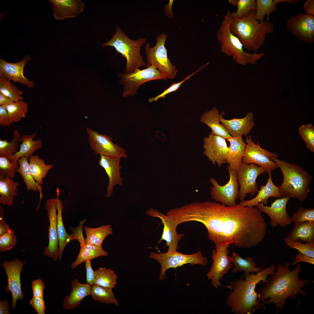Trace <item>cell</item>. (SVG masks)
Masks as SVG:
<instances>
[{
    "mask_svg": "<svg viewBox=\"0 0 314 314\" xmlns=\"http://www.w3.org/2000/svg\"><path fill=\"white\" fill-rule=\"evenodd\" d=\"M175 218L179 224L192 221L202 223L215 245L233 244L250 249L260 243L266 233V223L258 208L239 204L229 206L216 201L192 203L178 208Z\"/></svg>",
    "mask_w": 314,
    "mask_h": 314,
    "instance_id": "cell-1",
    "label": "cell"
},
{
    "mask_svg": "<svg viewBox=\"0 0 314 314\" xmlns=\"http://www.w3.org/2000/svg\"><path fill=\"white\" fill-rule=\"evenodd\" d=\"M290 261L285 263L283 266L279 264L267 284L259 292L260 300L265 301L261 304V307L265 304H275L277 313L279 308L283 310L287 298L295 299L298 293L307 295V292L302 288L310 282L299 277V273L302 270L301 263L297 264L292 270H290Z\"/></svg>",
    "mask_w": 314,
    "mask_h": 314,
    "instance_id": "cell-2",
    "label": "cell"
},
{
    "mask_svg": "<svg viewBox=\"0 0 314 314\" xmlns=\"http://www.w3.org/2000/svg\"><path fill=\"white\" fill-rule=\"evenodd\" d=\"M276 270L273 263L256 274H244V280L241 276L240 279L231 281L229 285L231 289L226 300L231 312L235 314H252L259 308L260 296L259 292L256 291L257 285L261 281L263 284H267L268 276L272 275Z\"/></svg>",
    "mask_w": 314,
    "mask_h": 314,
    "instance_id": "cell-3",
    "label": "cell"
},
{
    "mask_svg": "<svg viewBox=\"0 0 314 314\" xmlns=\"http://www.w3.org/2000/svg\"><path fill=\"white\" fill-rule=\"evenodd\" d=\"M230 29L239 39L244 48L247 51L255 52L264 44L266 35L273 33L274 27L269 21H257L255 10H252L242 18L232 19Z\"/></svg>",
    "mask_w": 314,
    "mask_h": 314,
    "instance_id": "cell-4",
    "label": "cell"
},
{
    "mask_svg": "<svg viewBox=\"0 0 314 314\" xmlns=\"http://www.w3.org/2000/svg\"><path fill=\"white\" fill-rule=\"evenodd\" d=\"M271 159L283 174V182L278 186L281 196L295 198L301 201L304 200L310 190L312 176L299 165L282 161L277 157H272Z\"/></svg>",
    "mask_w": 314,
    "mask_h": 314,
    "instance_id": "cell-5",
    "label": "cell"
},
{
    "mask_svg": "<svg viewBox=\"0 0 314 314\" xmlns=\"http://www.w3.org/2000/svg\"><path fill=\"white\" fill-rule=\"evenodd\" d=\"M228 10L220 25L216 34L217 39L220 45L221 52L231 56L237 64L246 65L254 64L264 56L263 53H250L244 50L239 39L231 31L230 25L232 18Z\"/></svg>",
    "mask_w": 314,
    "mask_h": 314,
    "instance_id": "cell-6",
    "label": "cell"
},
{
    "mask_svg": "<svg viewBox=\"0 0 314 314\" xmlns=\"http://www.w3.org/2000/svg\"><path fill=\"white\" fill-rule=\"evenodd\" d=\"M146 43L144 38H139L133 40L124 33L121 28L117 26L115 32L111 38L102 45L103 47L110 46L113 47L117 53L126 58V62L124 73L128 74L135 69L146 65L141 54L142 47Z\"/></svg>",
    "mask_w": 314,
    "mask_h": 314,
    "instance_id": "cell-7",
    "label": "cell"
},
{
    "mask_svg": "<svg viewBox=\"0 0 314 314\" xmlns=\"http://www.w3.org/2000/svg\"><path fill=\"white\" fill-rule=\"evenodd\" d=\"M149 258L157 261L160 264L161 269L159 276L160 281L167 278L165 272L170 268H176L184 265L197 264L206 266L208 263L207 258L204 256L200 251L191 254H186L176 251L165 253L151 252Z\"/></svg>",
    "mask_w": 314,
    "mask_h": 314,
    "instance_id": "cell-8",
    "label": "cell"
},
{
    "mask_svg": "<svg viewBox=\"0 0 314 314\" xmlns=\"http://www.w3.org/2000/svg\"><path fill=\"white\" fill-rule=\"evenodd\" d=\"M167 37L166 34L162 33L157 35L154 47H151L149 43L147 44L145 46L146 65L154 66L167 78L173 79L178 70L168 57L165 47Z\"/></svg>",
    "mask_w": 314,
    "mask_h": 314,
    "instance_id": "cell-9",
    "label": "cell"
},
{
    "mask_svg": "<svg viewBox=\"0 0 314 314\" xmlns=\"http://www.w3.org/2000/svg\"><path fill=\"white\" fill-rule=\"evenodd\" d=\"M119 76L120 83L123 85L122 95L124 97L136 95L140 87L147 82L167 79L159 70L152 66L141 70L137 69L128 74L120 73Z\"/></svg>",
    "mask_w": 314,
    "mask_h": 314,
    "instance_id": "cell-10",
    "label": "cell"
},
{
    "mask_svg": "<svg viewBox=\"0 0 314 314\" xmlns=\"http://www.w3.org/2000/svg\"><path fill=\"white\" fill-rule=\"evenodd\" d=\"M229 174V180L225 185H221L213 178L209 179L213 186L210 188L212 198L216 202L229 206H232L236 204V201L238 198L239 186L236 169L229 165L227 167Z\"/></svg>",
    "mask_w": 314,
    "mask_h": 314,
    "instance_id": "cell-11",
    "label": "cell"
},
{
    "mask_svg": "<svg viewBox=\"0 0 314 314\" xmlns=\"http://www.w3.org/2000/svg\"><path fill=\"white\" fill-rule=\"evenodd\" d=\"M236 170L240 186L238 197L242 201L244 200L247 194L253 196L258 191L256 179L259 175L264 173L266 170L256 164H247L242 161Z\"/></svg>",
    "mask_w": 314,
    "mask_h": 314,
    "instance_id": "cell-12",
    "label": "cell"
},
{
    "mask_svg": "<svg viewBox=\"0 0 314 314\" xmlns=\"http://www.w3.org/2000/svg\"><path fill=\"white\" fill-rule=\"evenodd\" d=\"M215 250L212 251V265L207 276L208 279L211 280V284L215 288L218 289L219 286H222L230 290V285L226 286L221 283L220 281L233 265L229 260L228 254L229 251L228 245H215Z\"/></svg>",
    "mask_w": 314,
    "mask_h": 314,
    "instance_id": "cell-13",
    "label": "cell"
},
{
    "mask_svg": "<svg viewBox=\"0 0 314 314\" xmlns=\"http://www.w3.org/2000/svg\"><path fill=\"white\" fill-rule=\"evenodd\" d=\"M86 130L91 149L96 154L113 158L128 157L125 150L113 143L111 137L101 134L88 127Z\"/></svg>",
    "mask_w": 314,
    "mask_h": 314,
    "instance_id": "cell-14",
    "label": "cell"
},
{
    "mask_svg": "<svg viewBox=\"0 0 314 314\" xmlns=\"http://www.w3.org/2000/svg\"><path fill=\"white\" fill-rule=\"evenodd\" d=\"M246 145L242 161L247 164L254 163L265 168L267 172L274 170L278 167L271 159L277 157V155L262 148L258 142L255 143L250 135L246 136Z\"/></svg>",
    "mask_w": 314,
    "mask_h": 314,
    "instance_id": "cell-15",
    "label": "cell"
},
{
    "mask_svg": "<svg viewBox=\"0 0 314 314\" xmlns=\"http://www.w3.org/2000/svg\"><path fill=\"white\" fill-rule=\"evenodd\" d=\"M287 28L295 37L309 44L314 42V15L299 13L286 22Z\"/></svg>",
    "mask_w": 314,
    "mask_h": 314,
    "instance_id": "cell-16",
    "label": "cell"
},
{
    "mask_svg": "<svg viewBox=\"0 0 314 314\" xmlns=\"http://www.w3.org/2000/svg\"><path fill=\"white\" fill-rule=\"evenodd\" d=\"M25 262L16 258L11 261H4L1 266L5 270L7 276L8 285L6 288L7 292H11L12 296V308L14 310L17 301L24 299L20 281V274Z\"/></svg>",
    "mask_w": 314,
    "mask_h": 314,
    "instance_id": "cell-17",
    "label": "cell"
},
{
    "mask_svg": "<svg viewBox=\"0 0 314 314\" xmlns=\"http://www.w3.org/2000/svg\"><path fill=\"white\" fill-rule=\"evenodd\" d=\"M148 215L160 218L163 224L164 227L163 232L158 244L160 243L163 240L166 241L165 247H168V252L177 251L179 248L178 242L184 234H179L176 231V227L178 225L177 221L170 216L165 215L156 210L150 208L146 211Z\"/></svg>",
    "mask_w": 314,
    "mask_h": 314,
    "instance_id": "cell-18",
    "label": "cell"
},
{
    "mask_svg": "<svg viewBox=\"0 0 314 314\" xmlns=\"http://www.w3.org/2000/svg\"><path fill=\"white\" fill-rule=\"evenodd\" d=\"M203 142V154L213 164L217 163L220 167L227 163L229 148L225 138L211 131L208 137L204 138Z\"/></svg>",
    "mask_w": 314,
    "mask_h": 314,
    "instance_id": "cell-19",
    "label": "cell"
},
{
    "mask_svg": "<svg viewBox=\"0 0 314 314\" xmlns=\"http://www.w3.org/2000/svg\"><path fill=\"white\" fill-rule=\"evenodd\" d=\"M45 209L49 223L48 229L49 242L48 246L44 248L43 254L56 261L59 258V256L56 198L47 200L45 204Z\"/></svg>",
    "mask_w": 314,
    "mask_h": 314,
    "instance_id": "cell-20",
    "label": "cell"
},
{
    "mask_svg": "<svg viewBox=\"0 0 314 314\" xmlns=\"http://www.w3.org/2000/svg\"><path fill=\"white\" fill-rule=\"evenodd\" d=\"M290 197H283L276 199L268 206L261 203L256 205V207L261 212L267 214L270 219V224L273 227L278 225L285 227L292 223L291 218L286 211V206Z\"/></svg>",
    "mask_w": 314,
    "mask_h": 314,
    "instance_id": "cell-21",
    "label": "cell"
},
{
    "mask_svg": "<svg viewBox=\"0 0 314 314\" xmlns=\"http://www.w3.org/2000/svg\"><path fill=\"white\" fill-rule=\"evenodd\" d=\"M31 59L28 55L21 61L15 63H8L0 59V73L6 78L13 81L15 83L19 82L28 88H32L35 85V83L26 78L23 74L25 65Z\"/></svg>",
    "mask_w": 314,
    "mask_h": 314,
    "instance_id": "cell-22",
    "label": "cell"
},
{
    "mask_svg": "<svg viewBox=\"0 0 314 314\" xmlns=\"http://www.w3.org/2000/svg\"><path fill=\"white\" fill-rule=\"evenodd\" d=\"M55 19L63 20L74 18L82 13L85 8L84 3L81 0H50Z\"/></svg>",
    "mask_w": 314,
    "mask_h": 314,
    "instance_id": "cell-23",
    "label": "cell"
},
{
    "mask_svg": "<svg viewBox=\"0 0 314 314\" xmlns=\"http://www.w3.org/2000/svg\"><path fill=\"white\" fill-rule=\"evenodd\" d=\"M225 113L222 112L220 115V121L223 124L228 133L233 137L247 135L251 132L255 123L254 121L253 114L251 112L247 113L245 117L241 118L236 117L226 119L223 117Z\"/></svg>",
    "mask_w": 314,
    "mask_h": 314,
    "instance_id": "cell-24",
    "label": "cell"
},
{
    "mask_svg": "<svg viewBox=\"0 0 314 314\" xmlns=\"http://www.w3.org/2000/svg\"><path fill=\"white\" fill-rule=\"evenodd\" d=\"M73 238L74 239H77L79 241L80 249L76 259L71 265V267L73 269L87 261L91 260L99 256H106L108 254L102 247L87 242L83 237L82 231L76 232L74 234Z\"/></svg>",
    "mask_w": 314,
    "mask_h": 314,
    "instance_id": "cell-25",
    "label": "cell"
},
{
    "mask_svg": "<svg viewBox=\"0 0 314 314\" xmlns=\"http://www.w3.org/2000/svg\"><path fill=\"white\" fill-rule=\"evenodd\" d=\"M100 155L99 165L104 169L109 178L106 195L107 197H109L113 194L115 185L121 186L123 184L120 172L122 168L120 164L121 158H110L102 155Z\"/></svg>",
    "mask_w": 314,
    "mask_h": 314,
    "instance_id": "cell-26",
    "label": "cell"
},
{
    "mask_svg": "<svg viewBox=\"0 0 314 314\" xmlns=\"http://www.w3.org/2000/svg\"><path fill=\"white\" fill-rule=\"evenodd\" d=\"M269 178L265 185H261L260 190L258 191L256 196L254 198L247 200H244L239 203L244 206L253 207L259 203L266 205L268 199L271 197L280 198L282 196L279 187L275 185L272 182L271 177V171L267 172Z\"/></svg>",
    "mask_w": 314,
    "mask_h": 314,
    "instance_id": "cell-27",
    "label": "cell"
},
{
    "mask_svg": "<svg viewBox=\"0 0 314 314\" xmlns=\"http://www.w3.org/2000/svg\"><path fill=\"white\" fill-rule=\"evenodd\" d=\"M71 285V292L63 301L64 308L68 310L78 307L83 298L90 295L91 286L87 283H81L75 279Z\"/></svg>",
    "mask_w": 314,
    "mask_h": 314,
    "instance_id": "cell-28",
    "label": "cell"
},
{
    "mask_svg": "<svg viewBox=\"0 0 314 314\" xmlns=\"http://www.w3.org/2000/svg\"><path fill=\"white\" fill-rule=\"evenodd\" d=\"M284 240L286 242L299 240L305 243H314V222L296 224L291 232Z\"/></svg>",
    "mask_w": 314,
    "mask_h": 314,
    "instance_id": "cell-29",
    "label": "cell"
},
{
    "mask_svg": "<svg viewBox=\"0 0 314 314\" xmlns=\"http://www.w3.org/2000/svg\"><path fill=\"white\" fill-rule=\"evenodd\" d=\"M227 139L230 143L227 163L233 169H236L242 162L246 144L243 141L242 136L231 137Z\"/></svg>",
    "mask_w": 314,
    "mask_h": 314,
    "instance_id": "cell-30",
    "label": "cell"
},
{
    "mask_svg": "<svg viewBox=\"0 0 314 314\" xmlns=\"http://www.w3.org/2000/svg\"><path fill=\"white\" fill-rule=\"evenodd\" d=\"M220 115L218 109L214 106L202 115L200 122L209 127L214 134L226 139H228L232 136L228 133L223 124L220 123Z\"/></svg>",
    "mask_w": 314,
    "mask_h": 314,
    "instance_id": "cell-31",
    "label": "cell"
},
{
    "mask_svg": "<svg viewBox=\"0 0 314 314\" xmlns=\"http://www.w3.org/2000/svg\"><path fill=\"white\" fill-rule=\"evenodd\" d=\"M18 182L13 179L0 175V204L12 206L15 197L18 196Z\"/></svg>",
    "mask_w": 314,
    "mask_h": 314,
    "instance_id": "cell-32",
    "label": "cell"
},
{
    "mask_svg": "<svg viewBox=\"0 0 314 314\" xmlns=\"http://www.w3.org/2000/svg\"><path fill=\"white\" fill-rule=\"evenodd\" d=\"M35 137V133L21 136L20 142L22 143L19 150L12 157L10 161H18L22 156L29 158L35 151L40 148L42 147V141L38 139L33 140Z\"/></svg>",
    "mask_w": 314,
    "mask_h": 314,
    "instance_id": "cell-33",
    "label": "cell"
},
{
    "mask_svg": "<svg viewBox=\"0 0 314 314\" xmlns=\"http://www.w3.org/2000/svg\"><path fill=\"white\" fill-rule=\"evenodd\" d=\"M30 170L35 181L40 186L42 185L43 179L45 178L53 164L47 165L43 159L37 154L32 155L28 158Z\"/></svg>",
    "mask_w": 314,
    "mask_h": 314,
    "instance_id": "cell-34",
    "label": "cell"
},
{
    "mask_svg": "<svg viewBox=\"0 0 314 314\" xmlns=\"http://www.w3.org/2000/svg\"><path fill=\"white\" fill-rule=\"evenodd\" d=\"M86 234V241L89 243L99 247H102L105 238L113 233L110 224L103 225L97 228L84 227Z\"/></svg>",
    "mask_w": 314,
    "mask_h": 314,
    "instance_id": "cell-35",
    "label": "cell"
},
{
    "mask_svg": "<svg viewBox=\"0 0 314 314\" xmlns=\"http://www.w3.org/2000/svg\"><path fill=\"white\" fill-rule=\"evenodd\" d=\"M28 158L22 156L18 160L19 166L17 172L20 174L22 176L28 190L39 191L40 200H41L42 197V188L38 184L32 175Z\"/></svg>",
    "mask_w": 314,
    "mask_h": 314,
    "instance_id": "cell-36",
    "label": "cell"
},
{
    "mask_svg": "<svg viewBox=\"0 0 314 314\" xmlns=\"http://www.w3.org/2000/svg\"><path fill=\"white\" fill-rule=\"evenodd\" d=\"M228 258L230 262L234 265L232 270L233 273L244 271V274H248L257 272L261 270L260 268L256 267V264L251 257L243 258L238 253L234 252L231 256H228Z\"/></svg>",
    "mask_w": 314,
    "mask_h": 314,
    "instance_id": "cell-37",
    "label": "cell"
},
{
    "mask_svg": "<svg viewBox=\"0 0 314 314\" xmlns=\"http://www.w3.org/2000/svg\"><path fill=\"white\" fill-rule=\"evenodd\" d=\"M56 199L57 211V231L59 240V256L60 261L62 256L64 249L67 244L70 235L66 232L65 228L62 218L63 206L61 200L58 197Z\"/></svg>",
    "mask_w": 314,
    "mask_h": 314,
    "instance_id": "cell-38",
    "label": "cell"
},
{
    "mask_svg": "<svg viewBox=\"0 0 314 314\" xmlns=\"http://www.w3.org/2000/svg\"><path fill=\"white\" fill-rule=\"evenodd\" d=\"M94 300L106 304H114L118 306L119 302L112 290L96 284L91 286L90 295Z\"/></svg>",
    "mask_w": 314,
    "mask_h": 314,
    "instance_id": "cell-39",
    "label": "cell"
},
{
    "mask_svg": "<svg viewBox=\"0 0 314 314\" xmlns=\"http://www.w3.org/2000/svg\"><path fill=\"white\" fill-rule=\"evenodd\" d=\"M94 284L111 289L116 284L117 277L110 269L101 267L95 271Z\"/></svg>",
    "mask_w": 314,
    "mask_h": 314,
    "instance_id": "cell-40",
    "label": "cell"
},
{
    "mask_svg": "<svg viewBox=\"0 0 314 314\" xmlns=\"http://www.w3.org/2000/svg\"><path fill=\"white\" fill-rule=\"evenodd\" d=\"M21 137L18 130L16 129L13 132V138L10 142H8L6 139L0 140V156L6 157L10 161L12 157L18 151Z\"/></svg>",
    "mask_w": 314,
    "mask_h": 314,
    "instance_id": "cell-41",
    "label": "cell"
},
{
    "mask_svg": "<svg viewBox=\"0 0 314 314\" xmlns=\"http://www.w3.org/2000/svg\"><path fill=\"white\" fill-rule=\"evenodd\" d=\"M255 17L259 22L264 21L267 15L266 21H269L271 14L276 11L277 8L273 0H256Z\"/></svg>",
    "mask_w": 314,
    "mask_h": 314,
    "instance_id": "cell-42",
    "label": "cell"
},
{
    "mask_svg": "<svg viewBox=\"0 0 314 314\" xmlns=\"http://www.w3.org/2000/svg\"><path fill=\"white\" fill-rule=\"evenodd\" d=\"M5 106L11 124L20 121L22 118L25 117L28 110V104L22 100L13 102Z\"/></svg>",
    "mask_w": 314,
    "mask_h": 314,
    "instance_id": "cell-43",
    "label": "cell"
},
{
    "mask_svg": "<svg viewBox=\"0 0 314 314\" xmlns=\"http://www.w3.org/2000/svg\"><path fill=\"white\" fill-rule=\"evenodd\" d=\"M10 81L0 73V92L10 97L14 102L22 100L23 92Z\"/></svg>",
    "mask_w": 314,
    "mask_h": 314,
    "instance_id": "cell-44",
    "label": "cell"
},
{
    "mask_svg": "<svg viewBox=\"0 0 314 314\" xmlns=\"http://www.w3.org/2000/svg\"><path fill=\"white\" fill-rule=\"evenodd\" d=\"M237 10L231 13L232 19H240L247 15L252 10H255L256 1L255 0H237Z\"/></svg>",
    "mask_w": 314,
    "mask_h": 314,
    "instance_id": "cell-45",
    "label": "cell"
},
{
    "mask_svg": "<svg viewBox=\"0 0 314 314\" xmlns=\"http://www.w3.org/2000/svg\"><path fill=\"white\" fill-rule=\"evenodd\" d=\"M19 166L18 161H10L6 157L0 156V175L13 179Z\"/></svg>",
    "mask_w": 314,
    "mask_h": 314,
    "instance_id": "cell-46",
    "label": "cell"
},
{
    "mask_svg": "<svg viewBox=\"0 0 314 314\" xmlns=\"http://www.w3.org/2000/svg\"><path fill=\"white\" fill-rule=\"evenodd\" d=\"M299 135L310 151L314 152V127L312 124L301 125L298 128Z\"/></svg>",
    "mask_w": 314,
    "mask_h": 314,
    "instance_id": "cell-47",
    "label": "cell"
},
{
    "mask_svg": "<svg viewBox=\"0 0 314 314\" xmlns=\"http://www.w3.org/2000/svg\"><path fill=\"white\" fill-rule=\"evenodd\" d=\"M291 219L292 221L295 224L308 221L314 222V209H306L300 207Z\"/></svg>",
    "mask_w": 314,
    "mask_h": 314,
    "instance_id": "cell-48",
    "label": "cell"
},
{
    "mask_svg": "<svg viewBox=\"0 0 314 314\" xmlns=\"http://www.w3.org/2000/svg\"><path fill=\"white\" fill-rule=\"evenodd\" d=\"M16 238L13 231L10 229L0 237V251L4 252L13 248L16 243Z\"/></svg>",
    "mask_w": 314,
    "mask_h": 314,
    "instance_id": "cell-49",
    "label": "cell"
},
{
    "mask_svg": "<svg viewBox=\"0 0 314 314\" xmlns=\"http://www.w3.org/2000/svg\"><path fill=\"white\" fill-rule=\"evenodd\" d=\"M301 241L286 242L288 247L296 249L307 256L314 258V243L305 244Z\"/></svg>",
    "mask_w": 314,
    "mask_h": 314,
    "instance_id": "cell-50",
    "label": "cell"
},
{
    "mask_svg": "<svg viewBox=\"0 0 314 314\" xmlns=\"http://www.w3.org/2000/svg\"><path fill=\"white\" fill-rule=\"evenodd\" d=\"M209 63H207L204 66L201 67L200 69H199L197 71L195 72L194 73L188 76L185 78L181 81L178 83H175L172 84L171 85L167 88V89L165 90L164 91L161 93L157 95L155 97L150 98L149 99V101L150 102H151L153 101H156L159 99L160 98H164L165 96L167 94L172 92L175 91L177 90L179 88H180L181 85L186 80L189 78L191 76H192L193 75L203 68L206 65H207Z\"/></svg>",
    "mask_w": 314,
    "mask_h": 314,
    "instance_id": "cell-51",
    "label": "cell"
},
{
    "mask_svg": "<svg viewBox=\"0 0 314 314\" xmlns=\"http://www.w3.org/2000/svg\"><path fill=\"white\" fill-rule=\"evenodd\" d=\"M30 304L38 314H44L46 307L43 297H33L30 300Z\"/></svg>",
    "mask_w": 314,
    "mask_h": 314,
    "instance_id": "cell-52",
    "label": "cell"
},
{
    "mask_svg": "<svg viewBox=\"0 0 314 314\" xmlns=\"http://www.w3.org/2000/svg\"><path fill=\"white\" fill-rule=\"evenodd\" d=\"M33 297H43L45 286L44 282L40 279L33 280L32 283Z\"/></svg>",
    "mask_w": 314,
    "mask_h": 314,
    "instance_id": "cell-53",
    "label": "cell"
},
{
    "mask_svg": "<svg viewBox=\"0 0 314 314\" xmlns=\"http://www.w3.org/2000/svg\"><path fill=\"white\" fill-rule=\"evenodd\" d=\"M85 263L87 283L92 286L94 284L96 272L94 270L92 267L91 260L87 261L85 262Z\"/></svg>",
    "mask_w": 314,
    "mask_h": 314,
    "instance_id": "cell-54",
    "label": "cell"
},
{
    "mask_svg": "<svg viewBox=\"0 0 314 314\" xmlns=\"http://www.w3.org/2000/svg\"><path fill=\"white\" fill-rule=\"evenodd\" d=\"M10 122L7 109L4 106H0V125L6 127L10 126Z\"/></svg>",
    "mask_w": 314,
    "mask_h": 314,
    "instance_id": "cell-55",
    "label": "cell"
},
{
    "mask_svg": "<svg viewBox=\"0 0 314 314\" xmlns=\"http://www.w3.org/2000/svg\"><path fill=\"white\" fill-rule=\"evenodd\" d=\"M304 262L314 264V258L309 257L307 255L299 252L295 256L294 261L292 263V266L295 265L297 263L300 262Z\"/></svg>",
    "mask_w": 314,
    "mask_h": 314,
    "instance_id": "cell-56",
    "label": "cell"
},
{
    "mask_svg": "<svg viewBox=\"0 0 314 314\" xmlns=\"http://www.w3.org/2000/svg\"><path fill=\"white\" fill-rule=\"evenodd\" d=\"M303 8L308 14L314 15V0H306L303 4Z\"/></svg>",
    "mask_w": 314,
    "mask_h": 314,
    "instance_id": "cell-57",
    "label": "cell"
},
{
    "mask_svg": "<svg viewBox=\"0 0 314 314\" xmlns=\"http://www.w3.org/2000/svg\"><path fill=\"white\" fill-rule=\"evenodd\" d=\"M3 212H0V237L8 231L10 229L9 226L5 222L3 218Z\"/></svg>",
    "mask_w": 314,
    "mask_h": 314,
    "instance_id": "cell-58",
    "label": "cell"
},
{
    "mask_svg": "<svg viewBox=\"0 0 314 314\" xmlns=\"http://www.w3.org/2000/svg\"><path fill=\"white\" fill-rule=\"evenodd\" d=\"M8 302L6 300H4L2 301H0V314H9V306Z\"/></svg>",
    "mask_w": 314,
    "mask_h": 314,
    "instance_id": "cell-59",
    "label": "cell"
},
{
    "mask_svg": "<svg viewBox=\"0 0 314 314\" xmlns=\"http://www.w3.org/2000/svg\"><path fill=\"white\" fill-rule=\"evenodd\" d=\"M13 102L10 97L0 92V106H5Z\"/></svg>",
    "mask_w": 314,
    "mask_h": 314,
    "instance_id": "cell-60",
    "label": "cell"
},
{
    "mask_svg": "<svg viewBox=\"0 0 314 314\" xmlns=\"http://www.w3.org/2000/svg\"><path fill=\"white\" fill-rule=\"evenodd\" d=\"M274 3L276 5L280 3H286L292 4H296L301 2V0H274Z\"/></svg>",
    "mask_w": 314,
    "mask_h": 314,
    "instance_id": "cell-61",
    "label": "cell"
},
{
    "mask_svg": "<svg viewBox=\"0 0 314 314\" xmlns=\"http://www.w3.org/2000/svg\"><path fill=\"white\" fill-rule=\"evenodd\" d=\"M237 0H229L228 2L229 3L233 6H236Z\"/></svg>",
    "mask_w": 314,
    "mask_h": 314,
    "instance_id": "cell-62",
    "label": "cell"
},
{
    "mask_svg": "<svg viewBox=\"0 0 314 314\" xmlns=\"http://www.w3.org/2000/svg\"><path fill=\"white\" fill-rule=\"evenodd\" d=\"M85 221H86V220H85V219H84L83 220H82V221H81L80 222V224H82L83 225L84 223V222H85ZM69 242H70V241H71V240L70 239V235L69 237Z\"/></svg>",
    "mask_w": 314,
    "mask_h": 314,
    "instance_id": "cell-63",
    "label": "cell"
}]
</instances>
